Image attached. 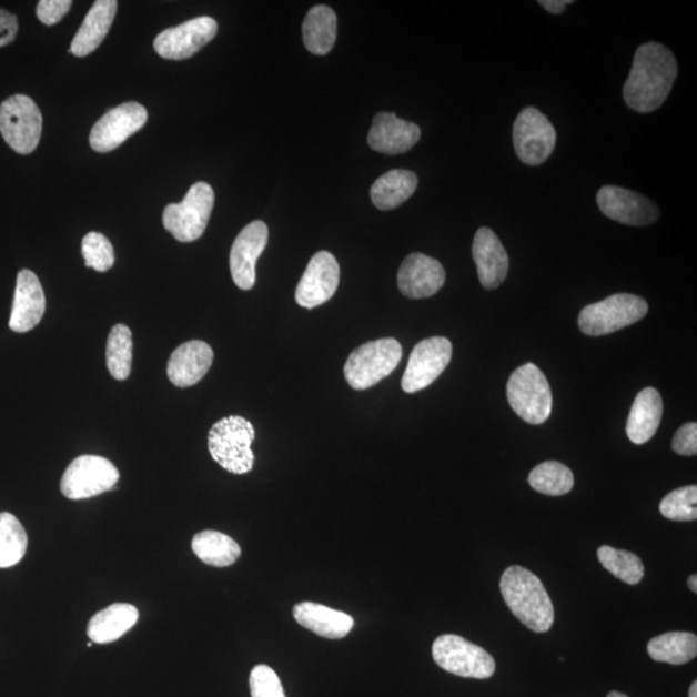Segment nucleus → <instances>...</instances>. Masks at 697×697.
<instances>
[{"label":"nucleus","instance_id":"f257e3e1","mask_svg":"<svg viewBox=\"0 0 697 697\" xmlns=\"http://www.w3.org/2000/svg\"><path fill=\"white\" fill-rule=\"evenodd\" d=\"M678 74L675 54L660 43L638 47L623 94L627 105L646 114L659 109L668 99Z\"/></svg>","mask_w":697,"mask_h":697},{"label":"nucleus","instance_id":"f03ea898","mask_svg":"<svg viewBox=\"0 0 697 697\" xmlns=\"http://www.w3.org/2000/svg\"><path fill=\"white\" fill-rule=\"evenodd\" d=\"M501 589L505 604L525 627L536 633L550 630L554 607L535 574L525 567L512 566L502 576Z\"/></svg>","mask_w":697,"mask_h":697},{"label":"nucleus","instance_id":"7ed1b4c3","mask_svg":"<svg viewBox=\"0 0 697 697\" xmlns=\"http://www.w3.org/2000/svg\"><path fill=\"white\" fill-rule=\"evenodd\" d=\"M255 427L241 416L221 418L209 433L210 454L223 469L242 475L252 471L255 455L251 448Z\"/></svg>","mask_w":697,"mask_h":697},{"label":"nucleus","instance_id":"20e7f679","mask_svg":"<svg viewBox=\"0 0 697 697\" xmlns=\"http://www.w3.org/2000/svg\"><path fill=\"white\" fill-rule=\"evenodd\" d=\"M402 346L397 340H375L356 347L348 355L344 375L355 391H366L390 376L402 360Z\"/></svg>","mask_w":697,"mask_h":697},{"label":"nucleus","instance_id":"39448f33","mask_svg":"<svg viewBox=\"0 0 697 697\" xmlns=\"http://www.w3.org/2000/svg\"><path fill=\"white\" fill-rule=\"evenodd\" d=\"M509 405L526 423L538 425L552 414L553 397L548 378L534 363L513 372L506 385Z\"/></svg>","mask_w":697,"mask_h":697},{"label":"nucleus","instance_id":"423d86ee","mask_svg":"<svg viewBox=\"0 0 697 697\" xmlns=\"http://www.w3.org/2000/svg\"><path fill=\"white\" fill-rule=\"evenodd\" d=\"M647 312L646 300L630 293H616L599 303L586 305L577 323L583 334L604 336L645 319Z\"/></svg>","mask_w":697,"mask_h":697},{"label":"nucleus","instance_id":"0eeeda50","mask_svg":"<svg viewBox=\"0 0 697 697\" xmlns=\"http://www.w3.org/2000/svg\"><path fill=\"white\" fill-rule=\"evenodd\" d=\"M215 205V193L208 182H196L184 201L169 204L163 212V225L179 242L190 243L203 235Z\"/></svg>","mask_w":697,"mask_h":697},{"label":"nucleus","instance_id":"6e6552de","mask_svg":"<svg viewBox=\"0 0 697 697\" xmlns=\"http://www.w3.org/2000/svg\"><path fill=\"white\" fill-rule=\"evenodd\" d=\"M42 124L41 110L26 94H14L0 105V133L16 153L34 152L42 137Z\"/></svg>","mask_w":697,"mask_h":697},{"label":"nucleus","instance_id":"1a4fd4ad","mask_svg":"<svg viewBox=\"0 0 697 697\" xmlns=\"http://www.w3.org/2000/svg\"><path fill=\"white\" fill-rule=\"evenodd\" d=\"M121 478L117 466L108 458L83 455L68 466L61 478V494L69 501H84L113 489Z\"/></svg>","mask_w":697,"mask_h":697},{"label":"nucleus","instance_id":"9d476101","mask_svg":"<svg viewBox=\"0 0 697 697\" xmlns=\"http://www.w3.org/2000/svg\"><path fill=\"white\" fill-rule=\"evenodd\" d=\"M433 657L443 670L464 678L487 679L496 669L494 657L486 649L455 635L435 639Z\"/></svg>","mask_w":697,"mask_h":697},{"label":"nucleus","instance_id":"9b49d317","mask_svg":"<svg viewBox=\"0 0 697 697\" xmlns=\"http://www.w3.org/2000/svg\"><path fill=\"white\" fill-rule=\"evenodd\" d=\"M514 149L527 165H541L548 161L556 149L557 132L541 110L523 109L513 127Z\"/></svg>","mask_w":697,"mask_h":697},{"label":"nucleus","instance_id":"f8f14e48","mask_svg":"<svg viewBox=\"0 0 697 697\" xmlns=\"http://www.w3.org/2000/svg\"><path fill=\"white\" fill-rule=\"evenodd\" d=\"M453 358V344L446 337L434 336L423 340L412 351L402 390L408 394L425 390L437 380Z\"/></svg>","mask_w":697,"mask_h":697},{"label":"nucleus","instance_id":"ddd939ff","mask_svg":"<svg viewBox=\"0 0 697 697\" xmlns=\"http://www.w3.org/2000/svg\"><path fill=\"white\" fill-rule=\"evenodd\" d=\"M148 112L139 102H124L93 125L90 144L94 152L108 153L122 145L133 133L147 124Z\"/></svg>","mask_w":697,"mask_h":697},{"label":"nucleus","instance_id":"4468645a","mask_svg":"<svg viewBox=\"0 0 697 697\" xmlns=\"http://www.w3.org/2000/svg\"><path fill=\"white\" fill-rule=\"evenodd\" d=\"M216 34L218 22L209 16H202L162 31L155 38L154 49L165 60H186L200 52Z\"/></svg>","mask_w":697,"mask_h":697},{"label":"nucleus","instance_id":"2eb2a0df","mask_svg":"<svg viewBox=\"0 0 697 697\" xmlns=\"http://www.w3.org/2000/svg\"><path fill=\"white\" fill-rule=\"evenodd\" d=\"M597 203L605 216L624 225H651L660 218V211L653 201L620 186L602 188Z\"/></svg>","mask_w":697,"mask_h":697},{"label":"nucleus","instance_id":"dca6fc26","mask_svg":"<svg viewBox=\"0 0 697 697\" xmlns=\"http://www.w3.org/2000/svg\"><path fill=\"white\" fill-rule=\"evenodd\" d=\"M339 283L340 266L335 256L327 251L315 253L297 284L296 303L305 309L321 306L335 295Z\"/></svg>","mask_w":697,"mask_h":697},{"label":"nucleus","instance_id":"f3484780","mask_svg":"<svg viewBox=\"0 0 697 697\" xmlns=\"http://www.w3.org/2000/svg\"><path fill=\"white\" fill-rule=\"evenodd\" d=\"M269 240L263 221H253L238 234L231 251V272L238 287L249 291L256 283V264Z\"/></svg>","mask_w":697,"mask_h":697},{"label":"nucleus","instance_id":"a211bd4d","mask_svg":"<svg viewBox=\"0 0 697 697\" xmlns=\"http://www.w3.org/2000/svg\"><path fill=\"white\" fill-rule=\"evenodd\" d=\"M446 282V272L438 260L411 253L398 272L400 291L408 299L418 300L435 295Z\"/></svg>","mask_w":697,"mask_h":697},{"label":"nucleus","instance_id":"6ab92c4d","mask_svg":"<svg viewBox=\"0 0 697 697\" xmlns=\"http://www.w3.org/2000/svg\"><path fill=\"white\" fill-rule=\"evenodd\" d=\"M44 312L46 296L41 281L33 272L23 269L16 282L10 329L18 334H26L38 326Z\"/></svg>","mask_w":697,"mask_h":697},{"label":"nucleus","instance_id":"aec40b11","mask_svg":"<svg viewBox=\"0 0 697 697\" xmlns=\"http://www.w3.org/2000/svg\"><path fill=\"white\" fill-rule=\"evenodd\" d=\"M472 251L482 286L486 290L501 287L509 272V257L498 236L489 228H481L475 233Z\"/></svg>","mask_w":697,"mask_h":697},{"label":"nucleus","instance_id":"412c9836","mask_svg":"<svg viewBox=\"0 0 697 697\" xmlns=\"http://www.w3.org/2000/svg\"><path fill=\"white\" fill-rule=\"evenodd\" d=\"M422 130L415 123L403 121L394 113H378L368 133V144L378 153L397 155L414 148Z\"/></svg>","mask_w":697,"mask_h":697},{"label":"nucleus","instance_id":"4be33fe9","mask_svg":"<svg viewBox=\"0 0 697 697\" xmlns=\"http://www.w3.org/2000/svg\"><path fill=\"white\" fill-rule=\"evenodd\" d=\"M213 363L212 347L201 340L180 345L168 364L170 382L178 387H189L208 375Z\"/></svg>","mask_w":697,"mask_h":697},{"label":"nucleus","instance_id":"5701e85b","mask_svg":"<svg viewBox=\"0 0 697 697\" xmlns=\"http://www.w3.org/2000/svg\"><path fill=\"white\" fill-rule=\"evenodd\" d=\"M293 616L307 630L329 639H342L354 627V619L351 615L320 604H313V602H301L293 608Z\"/></svg>","mask_w":697,"mask_h":697},{"label":"nucleus","instance_id":"b1692460","mask_svg":"<svg viewBox=\"0 0 697 697\" xmlns=\"http://www.w3.org/2000/svg\"><path fill=\"white\" fill-rule=\"evenodd\" d=\"M118 2L115 0H98L87 13L81 29L71 42L69 52L77 58L89 57L104 41L115 19Z\"/></svg>","mask_w":697,"mask_h":697},{"label":"nucleus","instance_id":"393cba45","mask_svg":"<svg viewBox=\"0 0 697 697\" xmlns=\"http://www.w3.org/2000/svg\"><path fill=\"white\" fill-rule=\"evenodd\" d=\"M663 400L655 387L638 393L627 423L628 438L635 445H645L659 430L663 417Z\"/></svg>","mask_w":697,"mask_h":697},{"label":"nucleus","instance_id":"a878e982","mask_svg":"<svg viewBox=\"0 0 697 697\" xmlns=\"http://www.w3.org/2000/svg\"><path fill=\"white\" fill-rule=\"evenodd\" d=\"M138 622L137 607L129 604H114L92 617L87 627V635L93 644H112L129 633Z\"/></svg>","mask_w":697,"mask_h":697},{"label":"nucleus","instance_id":"bb28decb","mask_svg":"<svg viewBox=\"0 0 697 697\" xmlns=\"http://www.w3.org/2000/svg\"><path fill=\"white\" fill-rule=\"evenodd\" d=\"M418 179L414 172L393 170L383 174L371 188V200L376 209L391 211L400 208L416 192Z\"/></svg>","mask_w":697,"mask_h":697},{"label":"nucleus","instance_id":"cd10ccee","mask_svg":"<svg viewBox=\"0 0 697 697\" xmlns=\"http://www.w3.org/2000/svg\"><path fill=\"white\" fill-rule=\"evenodd\" d=\"M303 38L309 52L324 57L335 46L337 18L327 6H315L307 12L303 23Z\"/></svg>","mask_w":697,"mask_h":697},{"label":"nucleus","instance_id":"c85d7f7f","mask_svg":"<svg viewBox=\"0 0 697 697\" xmlns=\"http://www.w3.org/2000/svg\"><path fill=\"white\" fill-rule=\"evenodd\" d=\"M192 549L203 564L212 567H229L240 559L242 549L231 536L219 531H202L192 542Z\"/></svg>","mask_w":697,"mask_h":697},{"label":"nucleus","instance_id":"c756f323","mask_svg":"<svg viewBox=\"0 0 697 697\" xmlns=\"http://www.w3.org/2000/svg\"><path fill=\"white\" fill-rule=\"evenodd\" d=\"M647 653L655 661L687 664L697 655V638L688 632L665 633L648 642Z\"/></svg>","mask_w":697,"mask_h":697},{"label":"nucleus","instance_id":"7c9ffc66","mask_svg":"<svg viewBox=\"0 0 697 697\" xmlns=\"http://www.w3.org/2000/svg\"><path fill=\"white\" fill-rule=\"evenodd\" d=\"M28 550V534L11 513H0V568L20 564Z\"/></svg>","mask_w":697,"mask_h":697},{"label":"nucleus","instance_id":"2f4dec72","mask_svg":"<svg viewBox=\"0 0 697 697\" xmlns=\"http://www.w3.org/2000/svg\"><path fill=\"white\" fill-rule=\"evenodd\" d=\"M528 482L537 493L548 496L566 495L575 485L573 472L558 462H545L537 465L531 472Z\"/></svg>","mask_w":697,"mask_h":697},{"label":"nucleus","instance_id":"473e14b6","mask_svg":"<svg viewBox=\"0 0 697 697\" xmlns=\"http://www.w3.org/2000/svg\"><path fill=\"white\" fill-rule=\"evenodd\" d=\"M132 332L124 324H115L110 331L107 344V364L118 382H124L131 375L132 367Z\"/></svg>","mask_w":697,"mask_h":697},{"label":"nucleus","instance_id":"72a5a7b5","mask_svg":"<svg viewBox=\"0 0 697 697\" xmlns=\"http://www.w3.org/2000/svg\"><path fill=\"white\" fill-rule=\"evenodd\" d=\"M598 559L607 572L624 583L637 585L644 579L645 567L636 554L604 545L598 549Z\"/></svg>","mask_w":697,"mask_h":697},{"label":"nucleus","instance_id":"f704fd0d","mask_svg":"<svg viewBox=\"0 0 697 697\" xmlns=\"http://www.w3.org/2000/svg\"><path fill=\"white\" fill-rule=\"evenodd\" d=\"M660 513L670 521L691 522L697 518V487L671 491L660 503Z\"/></svg>","mask_w":697,"mask_h":697},{"label":"nucleus","instance_id":"c9c22d12","mask_svg":"<svg viewBox=\"0 0 697 697\" xmlns=\"http://www.w3.org/2000/svg\"><path fill=\"white\" fill-rule=\"evenodd\" d=\"M82 255L85 266L104 273L112 269L115 261L114 249L105 235L89 233L83 238Z\"/></svg>","mask_w":697,"mask_h":697},{"label":"nucleus","instance_id":"e433bc0d","mask_svg":"<svg viewBox=\"0 0 697 697\" xmlns=\"http://www.w3.org/2000/svg\"><path fill=\"white\" fill-rule=\"evenodd\" d=\"M252 697H286L279 675L267 665H257L250 676Z\"/></svg>","mask_w":697,"mask_h":697},{"label":"nucleus","instance_id":"4c0bfd02","mask_svg":"<svg viewBox=\"0 0 697 697\" xmlns=\"http://www.w3.org/2000/svg\"><path fill=\"white\" fill-rule=\"evenodd\" d=\"M71 4L70 0H41L37 6V16L39 21L47 27H52L65 16Z\"/></svg>","mask_w":697,"mask_h":697},{"label":"nucleus","instance_id":"58836bf2","mask_svg":"<svg viewBox=\"0 0 697 697\" xmlns=\"http://www.w3.org/2000/svg\"><path fill=\"white\" fill-rule=\"evenodd\" d=\"M671 447L680 456H695L697 454V424L687 423L680 426Z\"/></svg>","mask_w":697,"mask_h":697},{"label":"nucleus","instance_id":"ea45409f","mask_svg":"<svg viewBox=\"0 0 697 697\" xmlns=\"http://www.w3.org/2000/svg\"><path fill=\"white\" fill-rule=\"evenodd\" d=\"M19 31L18 18L11 12L0 8V49L11 44Z\"/></svg>","mask_w":697,"mask_h":697},{"label":"nucleus","instance_id":"a19ab883","mask_svg":"<svg viewBox=\"0 0 697 697\" xmlns=\"http://www.w3.org/2000/svg\"><path fill=\"white\" fill-rule=\"evenodd\" d=\"M572 0H541L538 4L543 6L546 11L553 14H559L566 10L568 4H572Z\"/></svg>","mask_w":697,"mask_h":697},{"label":"nucleus","instance_id":"79ce46f5","mask_svg":"<svg viewBox=\"0 0 697 697\" xmlns=\"http://www.w3.org/2000/svg\"><path fill=\"white\" fill-rule=\"evenodd\" d=\"M688 588H690V590L693 593H697V576L696 575H691L690 577H688Z\"/></svg>","mask_w":697,"mask_h":697},{"label":"nucleus","instance_id":"37998d69","mask_svg":"<svg viewBox=\"0 0 697 697\" xmlns=\"http://www.w3.org/2000/svg\"><path fill=\"white\" fill-rule=\"evenodd\" d=\"M688 697H697V683H694L690 687V693H688Z\"/></svg>","mask_w":697,"mask_h":697},{"label":"nucleus","instance_id":"c03bdc74","mask_svg":"<svg viewBox=\"0 0 697 697\" xmlns=\"http://www.w3.org/2000/svg\"><path fill=\"white\" fill-rule=\"evenodd\" d=\"M607 697H629V696L622 693L614 691V693H609Z\"/></svg>","mask_w":697,"mask_h":697}]
</instances>
